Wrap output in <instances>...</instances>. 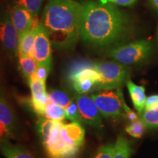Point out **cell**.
Listing matches in <instances>:
<instances>
[{
  "mask_svg": "<svg viewBox=\"0 0 158 158\" xmlns=\"http://www.w3.org/2000/svg\"><path fill=\"white\" fill-rule=\"evenodd\" d=\"M13 137V135H11V133H10V131L7 129V127L5 124L0 122V146L4 142L6 141H8Z\"/></svg>",
  "mask_w": 158,
  "mask_h": 158,
  "instance_id": "cell-29",
  "label": "cell"
},
{
  "mask_svg": "<svg viewBox=\"0 0 158 158\" xmlns=\"http://www.w3.org/2000/svg\"><path fill=\"white\" fill-rule=\"evenodd\" d=\"M48 93L49 102L65 108L73 100V98H71L68 92L61 89H50Z\"/></svg>",
  "mask_w": 158,
  "mask_h": 158,
  "instance_id": "cell-19",
  "label": "cell"
},
{
  "mask_svg": "<svg viewBox=\"0 0 158 158\" xmlns=\"http://www.w3.org/2000/svg\"><path fill=\"white\" fill-rule=\"evenodd\" d=\"M133 153V147L127 138L119 135L114 143L113 158H130Z\"/></svg>",
  "mask_w": 158,
  "mask_h": 158,
  "instance_id": "cell-18",
  "label": "cell"
},
{
  "mask_svg": "<svg viewBox=\"0 0 158 158\" xmlns=\"http://www.w3.org/2000/svg\"><path fill=\"white\" fill-rule=\"evenodd\" d=\"M100 1L102 4L113 3L118 5L129 7V6L133 5L137 0H100Z\"/></svg>",
  "mask_w": 158,
  "mask_h": 158,
  "instance_id": "cell-30",
  "label": "cell"
},
{
  "mask_svg": "<svg viewBox=\"0 0 158 158\" xmlns=\"http://www.w3.org/2000/svg\"><path fill=\"white\" fill-rule=\"evenodd\" d=\"M146 127L147 126L141 119H137L134 122H131L127 126H126L125 131L132 137L140 138L145 133Z\"/></svg>",
  "mask_w": 158,
  "mask_h": 158,
  "instance_id": "cell-23",
  "label": "cell"
},
{
  "mask_svg": "<svg viewBox=\"0 0 158 158\" xmlns=\"http://www.w3.org/2000/svg\"><path fill=\"white\" fill-rule=\"evenodd\" d=\"M150 2L153 7L156 9V10L158 12V0H150Z\"/></svg>",
  "mask_w": 158,
  "mask_h": 158,
  "instance_id": "cell-32",
  "label": "cell"
},
{
  "mask_svg": "<svg viewBox=\"0 0 158 158\" xmlns=\"http://www.w3.org/2000/svg\"><path fill=\"white\" fill-rule=\"evenodd\" d=\"M141 119L149 128H158V106L144 108L141 114Z\"/></svg>",
  "mask_w": 158,
  "mask_h": 158,
  "instance_id": "cell-22",
  "label": "cell"
},
{
  "mask_svg": "<svg viewBox=\"0 0 158 158\" xmlns=\"http://www.w3.org/2000/svg\"><path fill=\"white\" fill-rule=\"evenodd\" d=\"M54 123L55 121L48 119L44 116H38L36 127L41 141L43 142L49 137Z\"/></svg>",
  "mask_w": 158,
  "mask_h": 158,
  "instance_id": "cell-21",
  "label": "cell"
},
{
  "mask_svg": "<svg viewBox=\"0 0 158 158\" xmlns=\"http://www.w3.org/2000/svg\"><path fill=\"white\" fill-rule=\"evenodd\" d=\"M82 4L75 0H50L43 10L41 23L53 46L72 50L80 37Z\"/></svg>",
  "mask_w": 158,
  "mask_h": 158,
  "instance_id": "cell-2",
  "label": "cell"
},
{
  "mask_svg": "<svg viewBox=\"0 0 158 158\" xmlns=\"http://www.w3.org/2000/svg\"><path fill=\"white\" fill-rule=\"evenodd\" d=\"M152 45L148 40L134 41L116 47L109 51V56L115 62L130 66L141 64L149 58Z\"/></svg>",
  "mask_w": 158,
  "mask_h": 158,
  "instance_id": "cell-4",
  "label": "cell"
},
{
  "mask_svg": "<svg viewBox=\"0 0 158 158\" xmlns=\"http://www.w3.org/2000/svg\"><path fill=\"white\" fill-rule=\"evenodd\" d=\"M62 122L55 121L49 137L42 142L48 158H76L80 149L64 141L62 135Z\"/></svg>",
  "mask_w": 158,
  "mask_h": 158,
  "instance_id": "cell-5",
  "label": "cell"
},
{
  "mask_svg": "<svg viewBox=\"0 0 158 158\" xmlns=\"http://www.w3.org/2000/svg\"><path fill=\"white\" fill-rule=\"evenodd\" d=\"M0 122L7 127L13 138L16 137L20 132L19 119L3 92L0 93Z\"/></svg>",
  "mask_w": 158,
  "mask_h": 158,
  "instance_id": "cell-11",
  "label": "cell"
},
{
  "mask_svg": "<svg viewBox=\"0 0 158 158\" xmlns=\"http://www.w3.org/2000/svg\"><path fill=\"white\" fill-rule=\"evenodd\" d=\"M65 109H66V118L70 120L71 122H78L82 123L76 99L74 98L71 103Z\"/></svg>",
  "mask_w": 158,
  "mask_h": 158,
  "instance_id": "cell-25",
  "label": "cell"
},
{
  "mask_svg": "<svg viewBox=\"0 0 158 158\" xmlns=\"http://www.w3.org/2000/svg\"><path fill=\"white\" fill-rule=\"evenodd\" d=\"M40 21L37 16L35 17L31 28L19 37L18 56H32L33 46L36 37L37 29Z\"/></svg>",
  "mask_w": 158,
  "mask_h": 158,
  "instance_id": "cell-14",
  "label": "cell"
},
{
  "mask_svg": "<svg viewBox=\"0 0 158 158\" xmlns=\"http://www.w3.org/2000/svg\"><path fill=\"white\" fill-rule=\"evenodd\" d=\"M0 152L5 158H35L34 155L24 146L12 143L10 140L0 146Z\"/></svg>",
  "mask_w": 158,
  "mask_h": 158,
  "instance_id": "cell-15",
  "label": "cell"
},
{
  "mask_svg": "<svg viewBox=\"0 0 158 158\" xmlns=\"http://www.w3.org/2000/svg\"><path fill=\"white\" fill-rule=\"evenodd\" d=\"M94 68L100 74V81L95 91L112 90L121 88L127 81L131 70L129 66L117 62H98Z\"/></svg>",
  "mask_w": 158,
  "mask_h": 158,
  "instance_id": "cell-3",
  "label": "cell"
},
{
  "mask_svg": "<svg viewBox=\"0 0 158 158\" xmlns=\"http://www.w3.org/2000/svg\"><path fill=\"white\" fill-rule=\"evenodd\" d=\"M27 83L31 90V107L37 116H43L45 106L49 102L45 82L39 80L34 75Z\"/></svg>",
  "mask_w": 158,
  "mask_h": 158,
  "instance_id": "cell-10",
  "label": "cell"
},
{
  "mask_svg": "<svg viewBox=\"0 0 158 158\" xmlns=\"http://www.w3.org/2000/svg\"><path fill=\"white\" fill-rule=\"evenodd\" d=\"M75 99L78 105L82 123L94 128L103 127L102 114L92 97L86 94H77Z\"/></svg>",
  "mask_w": 158,
  "mask_h": 158,
  "instance_id": "cell-8",
  "label": "cell"
},
{
  "mask_svg": "<svg viewBox=\"0 0 158 158\" xmlns=\"http://www.w3.org/2000/svg\"><path fill=\"white\" fill-rule=\"evenodd\" d=\"M37 63L32 56H19V67L21 74L27 81L34 76Z\"/></svg>",
  "mask_w": 158,
  "mask_h": 158,
  "instance_id": "cell-17",
  "label": "cell"
},
{
  "mask_svg": "<svg viewBox=\"0 0 158 158\" xmlns=\"http://www.w3.org/2000/svg\"><path fill=\"white\" fill-rule=\"evenodd\" d=\"M122 107H123L124 113V118L129 120L130 122H134L138 119V114L135 112H134L133 110L130 109V107H128L124 100H123V102H122Z\"/></svg>",
  "mask_w": 158,
  "mask_h": 158,
  "instance_id": "cell-28",
  "label": "cell"
},
{
  "mask_svg": "<svg viewBox=\"0 0 158 158\" xmlns=\"http://www.w3.org/2000/svg\"><path fill=\"white\" fill-rule=\"evenodd\" d=\"M130 28L126 15L110 3L82 4L80 37L85 42L98 46L115 44L127 36Z\"/></svg>",
  "mask_w": 158,
  "mask_h": 158,
  "instance_id": "cell-1",
  "label": "cell"
},
{
  "mask_svg": "<svg viewBox=\"0 0 158 158\" xmlns=\"http://www.w3.org/2000/svg\"><path fill=\"white\" fill-rule=\"evenodd\" d=\"M157 36H158V31H157Z\"/></svg>",
  "mask_w": 158,
  "mask_h": 158,
  "instance_id": "cell-34",
  "label": "cell"
},
{
  "mask_svg": "<svg viewBox=\"0 0 158 158\" xmlns=\"http://www.w3.org/2000/svg\"><path fill=\"white\" fill-rule=\"evenodd\" d=\"M32 56L37 64L52 65V44L48 32L45 30L41 21L37 29Z\"/></svg>",
  "mask_w": 158,
  "mask_h": 158,
  "instance_id": "cell-9",
  "label": "cell"
},
{
  "mask_svg": "<svg viewBox=\"0 0 158 158\" xmlns=\"http://www.w3.org/2000/svg\"><path fill=\"white\" fill-rule=\"evenodd\" d=\"M155 106H158V94H153L147 98L145 108H149Z\"/></svg>",
  "mask_w": 158,
  "mask_h": 158,
  "instance_id": "cell-31",
  "label": "cell"
},
{
  "mask_svg": "<svg viewBox=\"0 0 158 158\" xmlns=\"http://www.w3.org/2000/svg\"><path fill=\"white\" fill-rule=\"evenodd\" d=\"M3 92L2 90V81H1V73H0V93Z\"/></svg>",
  "mask_w": 158,
  "mask_h": 158,
  "instance_id": "cell-33",
  "label": "cell"
},
{
  "mask_svg": "<svg viewBox=\"0 0 158 158\" xmlns=\"http://www.w3.org/2000/svg\"><path fill=\"white\" fill-rule=\"evenodd\" d=\"M62 135L67 143L79 149L84 143L85 130L80 122H71L69 124H64Z\"/></svg>",
  "mask_w": 158,
  "mask_h": 158,
  "instance_id": "cell-13",
  "label": "cell"
},
{
  "mask_svg": "<svg viewBox=\"0 0 158 158\" xmlns=\"http://www.w3.org/2000/svg\"><path fill=\"white\" fill-rule=\"evenodd\" d=\"M100 114L108 118H124L122 102L124 100L121 88L112 90H102L91 95Z\"/></svg>",
  "mask_w": 158,
  "mask_h": 158,
  "instance_id": "cell-6",
  "label": "cell"
},
{
  "mask_svg": "<svg viewBox=\"0 0 158 158\" xmlns=\"http://www.w3.org/2000/svg\"><path fill=\"white\" fill-rule=\"evenodd\" d=\"M114 144L108 143L99 148L94 158H113Z\"/></svg>",
  "mask_w": 158,
  "mask_h": 158,
  "instance_id": "cell-26",
  "label": "cell"
},
{
  "mask_svg": "<svg viewBox=\"0 0 158 158\" xmlns=\"http://www.w3.org/2000/svg\"><path fill=\"white\" fill-rule=\"evenodd\" d=\"M19 35L11 19L10 11H0V45L10 57L18 56Z\"/></svg>",
  "mask_w": 158,
  "mask_h": 158,
  "instance_id": "cell-7",
  "label": "cell"
},
{
  "mask_svg": "<svg viewBox=\"0 0 158 158\" xmlns=\"http://www.w3.org/2000/svg\"><path fill=\"white\" fill-rule=\"evenodd\" d=\"M43 0H13L14 5H19L25 7L32 13L37 15L40 11Z\"/></svg>",
  "mask_w": 158,
  "mask_h": 158,
  "instance_id": "cell-24",
  "label": "cell"
},
{
  "mask_svg": "<svg viewBox=\"0 0 158 158\" xmlns=\"http://www.w3.org/2000/svg\"><path fill=\"white\" fill-rule=\"evenodd\" d=\"M51 69V64H37L35 76H36L39 80L42 81L43 82H45L49 73H50Z\"/></svg>",
  "mask_w": 158,
  "mask_h": 158,
  "instance_id": "cell-27",
  "label": "cell"
},
{
  "mask_svg": "<svg viewBox=\"0 0 158 158\" xmlns=\"http://www.w3.org/2000/svg\"><path fill=\"white\" fill-rule=\"evenodd\" d=\"M10 13L19 37L31 28L35 17L37 16L33 15L25 7L19 5L13 6L10 10Z\"/></svg>",
  "mask_w": 158,
  "mask_h": 158,
  "instance_id": "cell-12",
  "label": "cell"
},
{
  "mask_svg": "<svg viewBox=\"0 0 158 158\" xmlns=\"http://www.w3.org/2000/svg\"><path fill=\"white\" fill-rule=\"evenodd\" d=\"M43 116L53 121L62 122L66 118V109L62 106L49 102L45 106Z\"/></svg>",
  "mask_w": 158,
  "mask_h": 158,
  "instance_id": "cell-20",
  "label": "cell"
},
{
  "mask_svg": "<svg viewBox=\"0 0 158 158\" xmlns=\"http://www.w3.org/2000/svg\"><path fill=\"white\" fill-rule=\"evenodd\" d=\"M126 85L129 91L130 98L134 108L137 110L138 114H141L145 108L147 97L145 93V88L143 86H138L128 79Z\"/></svg>",
  "mask_w": 158,
  "mask_h": 158,
  "instance_id": "cell-16",
  "label": "cell"
}]
</instances>
